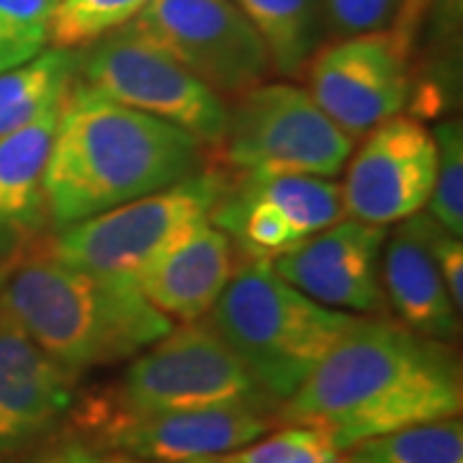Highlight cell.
<instances>
[{"instance_id": "14", "label": "cell", "mask_w": 463, "mask_h": 463, "mask_svg": "<svg viewBox=\"0 0 463 463\" xmlns=\"http://www.w3.org/2000/svg\"><path fill=\"white\" fill-rule=\"evenodd\" d=\"M78 379L0 315V463L18 461L60 428Z\"/></svg>"}, {"instance_id": "9", "label": "cell", "mask_w": 463, "mask_h": 463, "mask_svg": "<svg viewBox=\"0 0 463 463\" xmlns=\"http://www.w3.org/2000/svg\"><path fill=\"white\" fill-rule=\"evenodd\" d=\"M129 24L216 96L237 99L273 70L260 33L232 0H147Z\"/></svg>"}, {"instance_id": "3", "label": "cell", "mask_w": 463, "mask_h": 463, "mask_svg": "<svg viewBox=\"0 0 463 463\" xmlns=\"http://www.w3.org/2000/svg\"><path fill=\"white\" fill-rule=\"evenodd\" d=\"M0 315L75 376L132 361L175 325L137 283L65 263L44 240L8 268L0 283Z\"/></svg>"}, {"instance_id": "20", "label": "cell", "mask_w": 463, "mask_h": 463, "mask_svg": "<svg viewBox=\"0 0 463 463\" xmlns=\"http://www.w3.org/2000/svg\"><path fill=\"white\" fill-rule=\"evenodd\" d=\"M347 463H463L458 417L430 420L347 448Z\"/></svg>"}, {"instance_id": "5", "label": "cell", "mask_w": 463, "mask_h": 463, "mask_svg": "<svg viewBox=\"0 0 463 463\" xmlns=\"http://www.w3.org/2000/svg\"><path fill=\"white\" fill-rule=\"evenodd\" d=\"M212 407H279L203 319L181 322L134 355L116 383L72 404L78 430L111 420Z\"/></svg>"}, {"instance_id": "7", "label": "cell", "mask_w": 463, "mask_h": 463, "mask_svg": "<svg viewBox=\"0 0 463 463\" xmlns=\"http://www.w3.org/2000/svg\"><path fill=\"white\" fill-rule=\"evenodd\" d=\"M209 165L240 175H319L335 178L353 155V139L332 124L309 90L294 83H260L227 109L222 142Z\"/></svg>"}, {"instance_id": "19", "label": "cell", "mask_w": 463, "mask_h": 463, "mask_svg": "<svg viewBox=\"0 0 463 463\" xmlns=\"http://www.w3.org/2000/svg\"><path fill=\"white\" fill-rule=\"evenodd\" d=\"M78 72V52L44 50L26 65L0 72V139L57 109Z\"/></svg>"}, {"instance_id": "16", "label": "cell", "mask_w": 463, "mask_h": 463, "mask_svg": "<svg viewBox=\"0 0 463 463\" xmlns=\"http://www.w3.org/2000/svg\"><path fill=\"white\" fill-rule=\"evenodd\" d=\"M240 263L232 240L203 222L137 279L139 291L170 322H196L214 309Z\"/></svg>"}, {"instance_id": "21", "label": "cell", "mask_w": 463, "mask_h": 463, "mask_svg": "<svg viewBox=\"0 0 463 463\" xmlns=\"http://www.w3.org/2000/svg\"><path fill=\"white\" fill-rule=\"evenodd\" d=\"M147 0H60L52 16V50L80 52L134 21Z\"/></svg>"}, {"instance_id": "27", "label": "cell", "mask_w": 463, "mask_h": 463, "mask_svg": "<svg viewBox=\"0 0 463 463\" xmlns=\"http://www.w3.org/2000/svg\"><path fill=\"white\" fill-rule=\"evenodd\" d=\"M39 463H145L121 456L114 450H100V448L88 446V443H72V446L57 448L54 453L44 456Z\"/></svg>"}, {"instance_id": "13", "label": "cell", "mask_w": 463, "mask_h": 463, "mask_svg": "<svg viewBox=\"0 0 463 463\" xmlns=\"http://www.w3.org/2000/svg\"><path fill=\"white\" fill-rule=\"evenodd\" d=\"M386 227L340 219L307 242L270 260L288 286L337 312L383 315L381 250Z\"/></svg>"}, {"instance_id": "24", "label": "cell", "mask_w": 463, "mask_h": 463, "mask_svg": "<svg viewBox=\"0 0 463 463\" xmlns=\"http://www.w3.org/2000/svg\"><path fill=\"white\" fill-rule=\"evenodd\" d=\"M212 463H343V450L319 428L286 425Z\"/></svg>"}, {"instance_id": "17", "label": "cell", "mask_w": 463, "mask_h": 463, "mask_svg": "<svg viewBox=\"0 0 463 463\" xmlns=\"http://www.w3.org/2000/svg\"><path fill=\"white\" fill-rule=\"evenodd\" d=\"M60 106L0 139V265L14 263L44 240L50 224L44 167Z\"/></svg>"}, {"instance_id": "11", "label": "cell", "mask_w": 463, "mask_h": 463, "mask_svg": "<svg viewBox=\"0 0 463 463\" xmlns=\"http://www.w3.org/2000/svg\"><path fill=\"white\" fill-rule=\"evenodd\" d=\"M350 157L343 209L373 227L399 224L420 214L435 181V139L417 116H392L364 134Z\"/></svg>"}, {"instance_id": "23", "label": "cell", "mask_w": 463, "mask_h": 463, "mask_svg": "<svg viewBox=\"0 0 463 463\" xmlns=\"http://www.w3.org/2000/svg\"><path fill=\"white\" fill-rule=\"evenodd\" d=\"M60 0H0V72L32 62L50 47Z\"/></svg>"}, {"instance_id": "12", "label": "cell", "mask_w": 463, "mask_h": 463, "mask_svg": "<svg viewBox=\"0 0 463 463\" xmlns=\"http://www.w3.org/2000/svg\"><path fill=\"white\" fill-rule=\"evenodd\" d=\"M273 428V410L212 407L111 420L85 432L88 446L145 463H212Z\"/></svg>"}, {"instance_id": "4", "label": "cell", "mask_w": 463, "mask_h": 463, "mask_svg": "<svg viewBox=\"0 0 463 463\" xmlns=\"http://www.w3.org/2000/svg\"><path fill=\"white\" fill-rule=\"evenodd\" d=\"M206 322L276 404L297 392L355 315L317 304L270 260H240Z\"/></svg>"}, {"instance_id": "25", "label": "cell", "mask_w": 463, "mask_h": 463, "mask_svg": "<svg viewBox=\"0 0 463 463\" xmlns=\"http://www.w3.org/2000/svg\"><path fill=\"white\" fill-rule=\"evenodd\" d=\"M402 0H322V26L335 39L386 32L399 16Z\"/></svg>"}, {"instance_id": "28", "label": "cell", "mask_w": 463, "mask_h": 463, "mask_svg": "<svg viewBox=\"0 0 463 463\" xmlns=\"http://www.w3.org/2000/svg\"><path fill=\"white\" fill-rule=\"evenodd\" d=\"M8 268H11V263H8V265H0V283H3V279H5V273H8Z\"/></svg>"}, {"instance_id": "6", "label": "cell", "mask_w": 463, "mask_h": 463, "mask_svg": "<svg viewBox=\"0 0 463 463\" xmlns=\"http://www.w3.org/2000/svg\"><path fill=\"white\" fill-rule=\"evenodd\" d=\"M222 188L224 175L214 165H201L163 191L54 230L44 245L54 258L75 268L137 283L149 265L209 222Z\"/></svg>"}, {"instance_id": "15", "label": "cell", "mask_w": 463, "mask_h": 463, "mask_svg": "<svg viewBox=\"0 0 463 463\" xmlns=\"http://www.w3.org/2000/svg\"><path fill=\"white\" fill-rule=\"evenodd\" d=\"M432 230L435 219L420 212L386 232L381 288L399 325L422 337L450 343L458 337L461 322L432 255Z\"/></svg>"}, {"instance_id": "22", "label": "cell", "mask_w": 463, "mask_h": 463, "mask_svg": "<svg viewBox=\"0 0 463 463\" xmlns=\"http://www.w3.org/2000/svg\"><path fill=\"white\" fill-rule=\"evenodd\" d=\"M435 181L428 214L450 234H463V129L461 118H446L435 127Z\"/></svg>"}, {"instance_id": "1", "label": "cell", "mask_w": 463, "mask_h": 463, "mask_svg": "<svg viewBox=\"0 0 463 463\" xmlns=\"http://www.w3.org/2000/svg\"><path fill=\"white\" fill-rule=\"evenodd\" d=\"M458 355L399 322L355 317L330 353L281 404L286 425H309L340 450L430 420L458 417Z\"/></svg>"}, {"instance_id": "26", "label": "cell", "mask_w": 463, "mask_h": 463, "mask_svg": "<svg viewBox=\"0 0 463 463\" xmlns=\"http://www.w3.org/2000/svg\"><path fill=\"white\" fill-rule=\"evenodd\" d=\"M432 255L440 270V279L446 283L448 297L461 312L463 307V242L458 234L446 232L438 222L432 230Z\"/></svg>"}, {"instance_id": "10", "label": "cell", "mask_w": 463, "mask_h": 463, "mask_svg": "<svg viewBox=\"0 0 463 463\" xmlns=\"http://www.w3.org/2000/svg\"><path fill=\"white\" fill-rule=\"evenodd\" d=\"M309 96L353 142L402 114L412 96L410 50L397 32L337 39L307 62Z\"/></svg>"}, {"instance_id": "8", "label": "cell", "mask_w": 463, "mask_h": 463, "mask_svg": "<svg viewBox=\"0 0 463 463\" xmlns=\"http://www.w3.org/2000/svg\"><path fill=\"white\" fill-rule=\"evenodd\" d=\"M75 78L103 99L155 116L214 149L227 127V103L167 52L124 24L78 52Z\"/></svg>"}, {"instance_id": "2", "label": "cell", "mask_w": 463, "mask_h": 463, "mask_svg": "<svg viewBox=\"0 0 463 463\" xmlns=\"http://www.w3.org/2000/svg\"><path fill=\"white\" fill-rule=\"evenodd\" d=\"M203 152L191 134L103 99L75 78L44 167L50 224L62 230L163 191L196 173Z\"/></svg>"}, {"instance_id": "18", "label": "cell", "mask_w": 463, "mask_h": 463, "mask_svg": "<svg viewBox=\"0 0 463 463\" xmlns=\"http://www.w3.org/2000/svg\"><path fill=\"white\" fill-rule=\"evenodd\" d=\"M260 33L276 72L297 78L322 33V0H232Z\"/></svg>"}]
</instances>
